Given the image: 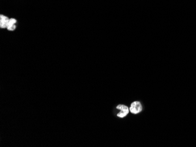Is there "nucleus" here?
<instances>
[{
    "label": "nucleus",
    "instance_id": "f257e3e1",
    "mask_svg": "<svg viewBox=\"0 0 196 147\" xmlns=\"http://www.w3.org/2000/svg\"><path fill=\"white\" fill-rule=\"evenodd\" d=\"M116 109L119 111L117 114V116L121 118L126 117L130 112L129 107L124 104H119L117 105Z\"/></svg>",
    "mask_w": 196,
    "mask_h": 147
},
{
    "label": "nucleus",
    "instance_id": "f03ea898",
    "mask_svg": "<svg viewBox=\"0 0 196 147\" xmlns=\"http://www.w3.org/2000/svg\"><path fill=\"white\" fill-rule=\"evenodd\" d=\"M142 110H143V107H142L141 104L138 101H135L132 103L129 107V111L133 114H137L140 113L142 111Z\"/></svg>",
    "mask_w": 196,
    "mask_h": 147
},
{
    "label": "nucleus",
    "instance_id": "7ed1b4c3",
    "mask_svg": "<svg viewBox=\"0 0 196 147\" xmlns=\"http://www.w3.org/2000/svg\"><path fill=\"white\" fill-rule=\"evenodd\" d=\"M9 21L10 18L8 16L2 14L0 15V28L7 29Z\"/></svg>",
    "mask_w": 196,
    "mask_h": 147
},
{
    "label": "nucleus",
    "instance_id": "20e7f679",
    "mask_svg": "<svg viewBox=\"0 0 196 147\" xmlns=\"http://www.w3.org/2000/svg\"><path fill=\"white\" fill-rule=\"evenodd\" d=\"M17 23V21L15 18H10V21L7 25V30L9 31H14L16 29V24Z\"/></svg>",
    "mask_w": 196,
    "mask_h": 147
}]
</instances>
